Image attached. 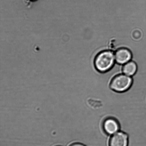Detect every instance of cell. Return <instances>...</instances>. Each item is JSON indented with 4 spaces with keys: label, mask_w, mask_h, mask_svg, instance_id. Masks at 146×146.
<instances>
[{
    "label": "cell",
    "mask_w": 146,
    "mask_h": 146,
    "mask_svg": "<svg viewBox=\"0 0 146 146\" xmlns=\"http://www.w3.org/2000/svg\"><path fill=\"white\" fill-rule=\"evenodd\" d=\"M103 128L106 133L112 135L119 131L120 125L115 119L110 117L106 119L104 121Z\"/></svg>",
    "instance_id": "cell-4"
},
{
    "label": "cell",
    "mask_w": 146,
    "mask_h": 146,
    "mask_svg": "<svg viewBox=\"0 0 146 146\" xmlns=\"http://www.w3.org/2000/svg\"><path fill=\"white\" fill-rule=\"evenodd\" d=\"M132 83L133 79L131 77L125 74H119L111 80L110 87L115 92L122 93L128 91Z\"/></svg>",
    "instance_id": "cell-2"
},
{
    "label": "cell",
    "mask_w": 146,
    "mask_h": 146,
    "mask_svg": "<svg viewBox=\"0 0 146 146\" xmlns=\"http://www.w3.org/2000/svg\"><path fill=\"white\" fill-rule=\"evenodd\" d=\"M69 146H86L84 144L79 143H75L71 144Z\"/></svg>",
    "instance_id": "cell-7"
},
{
    "label": "cell",
    "mask_w": 146,
    "mask_h": 146,
    "mask_svg": "<svg viewBox=\"0 0 146 146\" xmlns=\"http://www.w3.org/2000/svg\"><path fill=\"white\" fill-rule=\"evenodd\" d=\"M115 55L113 51H104L97 54L94 60V64L97 71L104 73L109 71L114 65Z\"/></svg>",
    "instance_id": "cell-1"
},
{
    "label": "cell",
    "mask_w": 146,
    "mask_h": 146,
    "mask_svg": "<svg viewBox=\"0 0 146 146\" xmlns=\"http://www.w3.org/2000/svg\"><path fill=\"white\" fill-rule=\"evenodd\" d=\"M137 66L133 61H129L124 64L122 68V71L124 74L131 77L136 73Z\"/></svg>",
    "instance_id": "cell-6"
},
{
    "label": "cell",
    "mask_w": 146,
    "mask_h": 146,
    "mask_svg": "<svg viewBox=\"0 0 146 146\" xmlns=\"http://www.w3.org/2000/svg\"><path fill=\"white\" fill-rule=\"evenodd\" d=\"M61 146L58 145V146Z\"/></svg>",
    "instance_id": "cell-9"
},
{
    "label": "cell",
    "mask_w": 146,
    "mask_h": 146,
    "mask_svg": "<svg viewBox=\"0 0 146 146\" xmlns=\"http://www.w3.org/2000/svg\"><path fill=\"white\" fill-rule=\"evenodd\" d=\"M128 134L122 131H118L111 135L109 141V146H128Z\"/></svg>",
    "instance_id": "cell-3"
},
{
    "label": "cell",
    "mask_w": 146,
    "mask_h": 146,
    "mask_svg": "<svg viewBox=\"0 0 146 146\" xmlns=\"http://www.w3.org/2000/svg\"><path fill=\"white\" fill-rule=\"evenodd\" d=\"M131 58L132 54L128 49L124 48H119L115 53V61L118 64H125L131 61Z\"/></svg>",
    "instance_id": "cell-5"
},
{
    "label": "cell",
    "mask_w": 146,
    "mask_h": 146,
    "mask_svg": "<svg viewBox=\"0 0 146 146\" xmlns=\"http://www.w3.org/2000/svg\"><path fill=\"white\" fill-rule=\"evenodd\" d=\"M27 1H28L29 4L30 3L35 2V1H37V0H27Z\"/></svg>",
    "instance_id": "cell-8"
}]
</instances>
